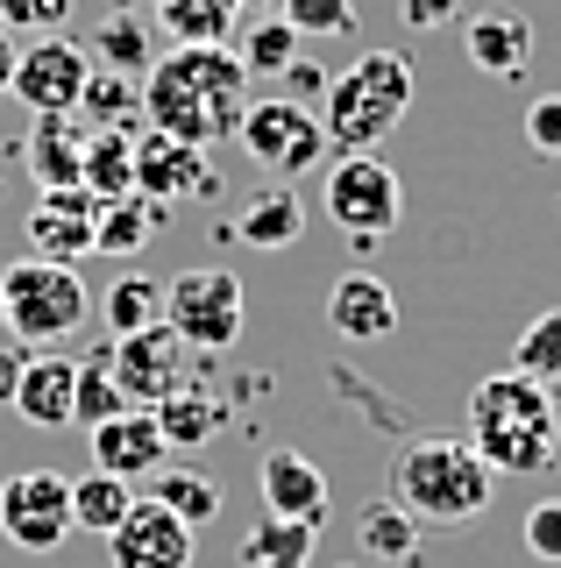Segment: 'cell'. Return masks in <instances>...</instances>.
<instances>
[{
  "label": "cell",
  "mask_w": 561,
  "mask_h": 568,
  "mask_svg": "<svg viewBox=\"0 0 561 568\" xmlns=\"http://www.w3.org/2000/svg\"><path fill=\"white\" fill-rule=\"evenodd\" d=\"M363 555H384V561H398V568H419V519L398 505V497H391V505L377 497V505L363 511Z\"/></svg>",
  "instance_id": "cell-31"
},
{
  "label": "cell",
  "mask_w": 561,
  "mask_h": 568,
  "mask_svg": "<svg viewBox=\"0 0 561 568\" xmlns=\"http://www.w3.org/2000/svg\"><path fill=\"white\" fill-rule=\"evenodd\" d=\"M150 413H156V434H164L171 455H200L206 440L221 434V419H227L221 398H214V390H200V384H178L171 398H156Z\"/></svg>",
  "instance_id": "cell-22"
},
{
  "label": "cell",
  "mask_w": 561,
  "mask_h": 568,
  "mask_svg": "<svg viewBox=\"0 0 561 568\" xmlns=\"http://www.w3.org/2000/svg\"><path fill=\"white\" fill-rule=\"evenodd\" d=\"M256 490H263V511L271 519H299V526H327V476L320 462L299 455V448H271L256 462Z\"/></svg>",
  "instance_id": "cell-14"
},
{
  "label": "cell",
  "mask_w": 561,
  "mask_h": 568,
  "mask_svg": "<svg viewBox=\"0 0 561 568\" xmlns=\"http://www.w3.org/2000/svg\"><path fill=\"white\" fill-rule=\"evenodd\" d=\"M242 114H249V71H242L235 43H171L143 79V121L192 150L227 142Z\"/></svg>",
  "instance_id": "cell-1"
},
{
  "label": "cell",
  "mask_w": 561,
  "mask_h": 568,
  "mask_svg": "<svg viewBox=\"0 0 561 568\" xmlns=\"http://www.w3.org/2000/svg\"><path fill=\"white\" fill-rule=\"evenodd\" d=\"M242 8H263V14H271V8H285V0H242Z\"/></svg>",
  "instance_id": "cell-44"
},
{
  "label": "cell",
  "mask_w": 561,
  "mask_h": 568,
  "mask_svg": "<svg viewBox=\"0 0 561 568\" xmlns=\"http://www.w3.org/2000/svg\"><path fill=\"white\" fill-rule=\"evenodd\" d=\"M79 185L93 192L100 206H108V200H129V192H135V135L129 129H93Z\"/></svg>",
  "instance_id": "cell-25"
},
{
  "label": "cell",
  "mask_w": 561,
  "mask_h": 568,
  "mask_svg": "<svg viewBox=\"0 0 561 568\" xmlns=\"http://www.w3.org/2000/svg\"><path fill=\"white\" fill-rule=\"evenodd\" d=\"M327 327L335 342L348 348H370V342H391L398 334V298L377 271H341L335 292H327Z\"/></svg>",
  "instance_id": "cell-15"
},
{
  "label": "cell",
  "mask_w": 561,
  "mask_h": 568,
  "mask_svg": "<svg viewBox=\"0 0 561 568\" xmlns=\"http://www.w3.org/2000/svg\"><path fill=\"white\" fill-rule=\"evenodd\" d=\"M235 142L249 150V164L256 171H271V178H313V171H327V129H320V114L299 100H249V114H242V129Z\"/></svg>",
  "instance_id": "cell-8"
},
{
  "label": "cell",
  "mask_w": 561,
  "mask_h": 568,
  "mask_svg": "<svg viewBox=\"0 0 561 568\" xmlns=\"http://www.w3.org/2000/svg\"><path fill=\"white\" fill-rule=\"evenodd\" d=\"M129 505H135V484H121V476H108V469H85L79 484H72V532H108L129 519Z\"/></svg>",
  "instance_id": "cell-27"
},
{
  "label": "cell",
  "mask_w": 561,
  "mask_h": 568,
  "mask_svg": "<svg viewBox=\"0 0 561 568\" xmlns=\"http://www.w3.org/2000/svg\"><path fill=\"white\" fill-rule=\"evenodd\" d=\"M156 22L171 43H227L242 22V0H156Z\"/></svg>",
  "instance_id": "cell-28"
},
{
  "label": "cell",
  "mask_w": 561,
  "mask_h": 568,
  "mask_svg": "<svg viewBox=\"0 0 561 568\" xmlns=\"http://www.w3.org/2000/svg\"><path fill=\"white\" fill-rule=\"evenodd\" d=\"M313 540L320 526H299V519H263L242 532V568H313Z\"/></svg>",
  "instance_id": "cell-26"
},
{
  "label": "cell",
  "mask_w": 561,
  "mask_h": 568,
  "mask_svg": "<svg viewBox=\"0 0 561 568\" xmlns=\"http://www.w3.org/2000/svg\"><path fill=\"white\" fill-rule=\"evenodd\" d=\"M391 497L419 526H469V519H483L490 497H498V469H490L469 440L419 434V440H406V455H398V469H391Z\"/></svg>",
  "instance_id": "cell-3"
},
{
  "label": "cell",
  "mask_w": 561,
  "mask_h": 568,
  "mask_svg": "<svg viewBox=\"0 0 561 568\" xmlns=\"http://www.w3.org/2000/svg\"><path fill=\"white\" fill-rule=\"evenodd\" d=\"M526 555L561 568V497H540V505L526 511Z\"/></svg>",
  "instance_id": "cell-38"
},
{
  "label": "cell",
  "mask_w": 561,
  "mask_h": 568,
  "mask_svg": "<svg viewBox=\"0 0 561 568\" xmlns=\"http://www.w3.org/2000/svg\"><path fill=\"white\" fill-rule=\"evenodd\" d=\"M108 555L114 568H192V526L156 497H135L129 519L108 532Z\"/></svg>",
  "instance_id": "cell-13"
},
{
  "label": "cell",
  "mask_w": 561,
  "mask_h": 568,
  "mask_svg": "<svg viewBox=\"0 0 561 568\" xmlns=\"http://www.w3.org/2000/svg\"><path fill=\"white\" fill-rule=\"evenodd\" d=\"M121 8H143V0H121Z\"/></svg>",
  "instance_id": "cell-45"
},
{
  "label": "cell",
  "mask_w": 561,
  "mask_h": 568,
  "mask_svg": "<svg viewBox=\"0 0 561 568\" xmlns=\"http://www.w3.org/2000/svg\"><path fill=\"white\" fill-rule=\"evenodd\" d=\"M93 79V50L72 43V36H37V43L14 58V85L8 93L29 106V114H79V93Z\"/></svg>",
  "instance_id": "cell-10"
},
{
  "label": "cell",
  "mask_w": 561,
  "mask_h": 568,
  "mask_svg": "<svg viewBox=\"0 0 561 568\" xmlns=\"http://www.w3.org/2000/svg\"><path fill=\"white\" fill-rule=\"evenodd\" d=\"M156 227H164V206L143 200V192H129V200H108L100 206V221H93V248L100 256H143V248L156 242Z\"/></svg>",
  "instance_id": "cell-23"
},
{
  "label": "cell",
  "mask_w": 561,
  "mask_h": 568,
  "mask_svg": "<svg viewBox=\"0 0 561 568\" xmlns=\"http://www.w3.org/2000/svg\"><path fill=\"white\" fill-rule=\"evenodd\" d=\"M455 14H462V0H398V22H406L412 36H427V29H448Z\"/></svg>",
  "instance_id": "cell-40"
},
{
  "label": "cell",
  "mask_w": 561,
  "mask_h": 568,
  "mask_svg": "<svg viewBox=\"0 0 561 568\" xmlns=\"http://www.w3.org/2000/svg\"><path fill=\"white\" fill-rule=\"evenodd\" d=\"M320 129H327V150L356 156V150H377L398 121L412 114V58L406 50H363L348 71H335L320 93Z\"/></svg>",
  "instance_id": "cell-4"
},
{
  "label": "cell",
  "mask_w": 561,
  "mask_h": 568,
  "mask_svg": "<svg viewBox=\"0 0 561 568\" xmlns=\"http://www.w3.org/2000/svg\"><path fill=\"white\" fill-rule=\"evenodd\" d=\"M108 369H114L121 398L150 413L156 398H171V390L185 384V342L164 327V320L143 327V334H114V342H108Z\"/></svg>",
  "instance_id": "cell-11"
},
{
  "label": "cell",
  "mask_w": 561,
  "mask_h": 568,
  "mask_svg": "<svg viewBox=\"0 0 561 568\" xmlns=\"http://www.w3.org/2000/svg\"><path fill=\"white\" fill-rule=\"evenodd\" d=\"M14 58H22V50H14V36L0 29V93H8V85H14Z\"/></svg>",
  "instance_id": "cell-43"
},
{
  "label": "cell",
  "mask_w": 561,
  "mask_h": 568,
  "mask_svg": "<svg viewBox=\"0 0 561 568\" xmlns=\"http://www.w3.org/2000/svg\"><path fill=\"white\" fill-rule=\"evenodd\" d=\"M164 434H156V413H143V405H129V413L100 419L93 426V469L121 476V484H143V476L164 469Z\"/></svg>",
  "instance_id": "cell-17"
},
{
  "label": "cell",
  "mask_w": 561,
  "mask_h": 568,
  "mask_svg": "<svg viewBox=\"0 0 561 568\" xmlns=\"http://www.w3.org/2000/svg\"><path fill=\"white\" fill-rule=\"evenodd\" d=\"M72 0H0V29L8 36H64Z\"/></svg>",
  "instance_id": "cell-37"
},
{
  "label": "cell",
  "mask_w": 561,
  "mask_h": 568,
  "mask_svg": "<svg viewBox=\"0 0 561 568\" xmlns=\"http://www.w3.org/2000/svg\"><path fill=\"white\" fill-rule=\"evenodd\" d=\"M227 235H235L242 248H263V256H271V248H292V242L306 235V206H299V192H292V185H263V192H249Z\"/></svg>",
  "instance_id": "cell-21"
},
{
  "label": "cell",
  "mask_w": 561,
  "mask_h": 568,
  "mask_svg": "<svg viewBox=\"0 0 561 568\" xmlns=\"http://www.w3.org/2000/svg\"><path fill=\"white\" fill-rule=\"evenodd\" d=\"M299 43H306V36L292 29L285 14H277V22L263 14V22H249V29L235 36V58H242V71H249V79H285V71L299 64Z\"/></svg>",
  "instance_id": "cell-29"
},
{
  "label": "cell",
  "mask_w": 561,
  "mask_h": 568,
  "mask_svg": "<svg viewBox=\"0 0 561 568\" xmlns=\"http://www.w3.org/2000/svg\"><path fill=\"white\" fill-rule=\"evenodd\" d=\"M526 142H533L540 156H554V164H561V93H548V100L526 106Z\"/></svg>",
  "instance_id": "cell-39"
},
{
  "label": "cell",
  "mask_w": 561,
  "mask_h": 568,
  "mask_svg": "<svg viewBox=\"0 0 561 568\" xmlns=\"http://www.w3.org/2000/svg\"><path fill=\"white\" fill-rule=\"evenodd\" d=\"M512 369H519V377H533V384H554V377H561V306H548L533 327L519 334Z\"/></svg>",
  "instance_id": "cell-35"
},
{
  "label": "cell",
  "mask_w": 561,
  "mask_h": 568,
  "mask_svg": "<svg viewBox=\"0 0 561 568\" xmlns=\"http://www.w3.org/2000/svg\"><path fill=\"white\" fill-rule=\"evenodd\" d=\"M100 320H108L114 334H143L164 320V284L143 277V271H121L108 292H100Z\"/></svg>",
  "instance_id": "cell-30"
},
{
  "label": "cell",
  "mask_w": 561,
  "mask_h": 568,
  "mask_svg": "<svg viewBox=\"0 0 561 568\" xmlns=\"http://www.w3.org/2000/svg\"><path fill=\"white\" fill-rule=\"evenodd\" d=\"M469 448H477L498 476H548L561 455V413L554 390L519 377V369H498L469 390Z\"/></svg>",
  "instance_id": "cell-2"
},
{
  "label": "cell",
  "mask_w": 561,
  "mask_h": 568,
  "mask_svg": "<svg viewBox=\"0 0 561 568\" xmlns=\"http://www.w3.org/2000/svg\"><path fill=\"white\" fill-rule=\"evenodd\" d=\"M29 355L37 348H22V342H0V405L14 398V384H22V369H29Z\"/></svg>",
  "instance_id": "cell-41"
},
{
  "label": "cell",
  "mask_w": 561,
  "mask_h": 568,
  "mask_svg": "<svg viewBox=\"0 0 561 568\" xmlns=\"http://www.w3.org/2000/svg\"><path fill=\"white\" fill-rule=\"evenodd\" d=\"M462 58L483 71V79H519L533 64V22L519 8H483L462 22Z\"/></svg>",
  "instance_id": "cell-18"
},
{
  "label": "cell",
  "mask_w": 561,
  "mask_h": 568,
  "mask_svg": "<svg viewBox=\"0 0 561 568\" xmlns=\"http://www.w3.org/2000/svg\"><path fill=\"white\" fill-rule=\"evenodd\" d=\"M72 398H79V363H72V355H58V348H37L8 405H14L29 426L58 434V426H72Z\"/></svg>",
  "instance_id": "cell-19"
},
{
  "label": "cell",
  "mask_w": 561,
  "mask_h": 568,
  "mask_svg": "<svg viewBox=\"0 0 561 568\" xmlns=\"http://www.w3.org/2000/svg\"><path fill=\"white\" fill-rule=\"evenodd\" d=\"M93 58L108 64V71H129V79H135V71H150V64H156V36L135 22L129 8H121V14H108V22L93 29Z\"/></svg>",
  "instance_id": "cell-32"
},
{
  "label": "cell",
  "mask_w": 561,
  "mask_h": 568,
  "mask_svg": "<svg viewBox=\"0 0 561 568\" xmlns=\"http://www.w3.org/2000/svg\"><path fill=\"white\" fill-rule=\"evenodd\" d=\"M320 206L348 242H384L406 221V185H398V171L377 150H356L320 171Z\"/></svg>",
  "instance_id": "cell-7"
},
{
  "label": "cell",
  "mask_w": 561,
  "mask_h": 568,
  "mask_svg": "<svg viewBox=\"0 0 561 568\" xmlns=\"http://www.w3.org/2000/svg\"><path fill=\"white\" fill-rule=\"evenodd\" d=\"M129 114H143V85H135L129 71L100 64L93 79H85V93H79V121H93V129H121Z\"/></svg>",
  "instance_id": "cell-33"
},
{
  "label": "cell",
  "mask_w": 561,
  "mask_h": 568,
  "mask_svg": "<svg viewBox=\"0 0 561 568\" xmlns=\"http://www.w3.org/2000/svg\"><path fill=\"white\" fill-rule=\"evenodd\" d=\"M0 532L22 555H58L72 540V484L58 469H14L0 484Z\"/></svg>",
  "instance_id": "cell-9"
},
{
  "label": "cell",
  "mask_w": 561,
  "mask_h": 568,
  "mask_svg": "<svg viewBox=\"0 0 561 568\" xmlns=\"http://www.w3.org/2000/svg\"><path fill=\"white\" fill-rule=\"evenodd\" d=\"M85 142H93V121H79V114H37V129H29V142H22V156H29V171H37L43 192L79 185Z\"/></svg>",
  "instance_id": "cell-20"
},
{
  "label": "cell",
  "mask_w": 561,
  "mask_h": 568,
  "mask_svg": "<svg viewBox=\"0 0 561 568\" xmlns=\"http://www.w3.org/2000/svg\"><path fill=\"white\" fill-rule=\"evenodd\" d=\"M221 178L206 171V150H192V142L178 135H164V129H143L135 135V192L156 206H171V200H206Z\"/></svg>",
  "instance_id": "cell-12"
},
{
  "label": "cell",
  "mask_w": 561,
  "mask_h": 568,
  "mask_svg": "<svg viewBox=\"0 0 561 568\" xmlns=\"http://www.w3.org/2000/svg\"><path fill=\"white\" fill-rule=\"evenodd\" d=\"M114 413H129V398H121V384H114V369H108V348H100L93 363H79L72 426H85V434H93V426H100V419H114Z\"/></svg>",
  "instance_id": "cell-34"
},
{
  "label": "cell",
  "mask_w": 561,
  "mask_h": 568,
  "mask_svg": "<svg viewBox=\"0 0 561 568\" xmlns=\"http://www.w3.org/2000/svg\"><path fill=\"white\" fill-rule=\"evenodd\" d=\"M277 14L299 36H320V43L327 36H356V0H285Z\"/></svg>",
  "instance_id": "cell-36"
},
{
  "label": "cell",
  "mask_w": 561,
  "mask_h": 568,
  "mask_svg": "<svg viewBox=\"0 0 561 568\" xmlns=\"http://www.w3.org/2000/svg\"><path fill=\"white\" fill-rule=\"evenodd\" d=\"M242 320H249V292H242V277L221 271V263L178 271L164 284V327L178 334L192 355H227L242 342Z\"/></svg>",
  "instance_id": "cell-6"
},
{
  "label": "cell",
  "mask_w": 561,
  "mask_h": 568,
  "mask_svg": "<svg viewBox=\"0 0 561 568\" xmlns=\"http://www.w3.org/2000/svg\"><path fill=\"white\" fill-rule=\"evenodd\" d=\"M93 221H100V200L85 185H64V192H43L37 213H29V248L43 263H79L93 256Z\"/></svg>",
  "instance_id": "cell-16"
},
{
  "label": "cell",
  "mask_w": 561,
  "mask_h": 568,
  "mask_svg": "<svg viewBox=\"0 0 561 568\" xmlns=\"http://www.w3.org/2000/svg\"><path fill=\"white\" fill-rule=\"evenodd\" d=\"M285 79H292V93H285V100H299V106L327 93V71H320V64H306V58H299V64H292V71H285Z\"/></svg>",
  "instance_id": "cell-42"
},
{
  "label": "cell",
  "mask_w": 561,
  "mask_h": 568,
  "mask_svg": "<svg viewBox=\"0 0 561 568\" xmlns=\"http://www.w3.org/2000/svg\"><path fill=\"white\" fill-rule=\"evenodd\" d=\"M85 320H93V292H85L72 263L22 256L0 271V327H8V342L50 348V342H72Z\"/></svg>",
  "instance_id": "cell-5"
},
{
  "label": "cell",
  "mask_w": 561,
  "mask_h": 568,
  "mask_svg": "<svg viewBox=\"0 0 561 568\" xmlns=\"http://www.w3.org/2000/svg\"><path fill=\"white\" fill-rule=\"evenodd\" d=\"M150 497H156L164 511H178L185 526H214L221 505H227V490H221L206 469H192V462H164V469L150 476Z\"/></svg>",
  "instance_id": "cell-24"
}]
</instances>
